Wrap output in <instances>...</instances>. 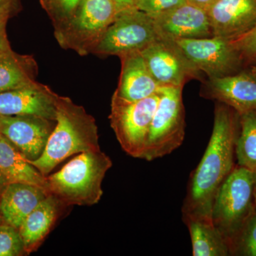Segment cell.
<instances>
[{
	"label": "cell",
	"instance_id": "6da1fadb",
	"mask_svg": "<svg viewBox=\"0 0 256 256\" xmlns=\"http://www.w3.org/2000/svg\"><path fill=\"white\" fill-rule=\"evenodd\" d=\"M239 117L232 108L216 102L213 131L203 158L190 175L182 208V218H212L217 193L236 165Z\"/></svg>",
	"mask_w": 256,
	"mask_h": 256
},
{
	"label": "cell",
	"instance_id": "7a4b0ae2",
	"mask_svg": "<svg viewBox=\"0 0 256 256\" xmlns=\"http://www.w3.org/2000/svg\"><path fill=\"white\" fill-rule=\"evenodd\" d=\"M95 118L70 98L57 97L55 127L38 159L28 161L44 176L69 156L100 150Z\"/></svg>",
	"mask_w": 256,
	"mask_h": 256
},
{
	"label": "cell",
	"instance_id": "3957f363",
	"mask_svg": "<svg viewBox=\"0 0 256 256\" xmlns=\"http://www.w3.org/2000/svg\"><path fill=\"white\" fill-rule=\"evenodd\" d=\"M112 166V160L100 149L80 153L46 176L47 192L62 205L92 206L104 194L102 181Z\"/></svg>",
	"mask_w": 256,
	"mask_h": 256
},
{
	"label": "cell",
	"instance_id": "277c9868",
	"mask_svg": "<svg viewBox=\"0 0 256 256\" xmlns=\"http://www.w3.org/2000/svg\"><path fill=\"white\" fill-rule=\"evenodd\" d=\"M254 180V172L236 164L214 202L212 220L228 246L247 218L256 210Z\"/></svg>",
	"mask_w": 256,
	"mask_h": 256
},
{
	"label": "cell",
	"instance_id": "5b68a950",
	"mask_svg": "<svg viewBox=\"0 0 256 256\" xmlns=\"http://www.w3.org/2000/svg\"><path fill=\"white\" fill-rule=\"evenodd\" d=\"M182 87L162 86L152 119L142 159L152 161L171 154L182 144L185 136V110Z\"/></svg>",
	"mask_w": 256,
	"mask_h": 256
},
{
	"label": "cell",
	"instance_id": "8992f818",
	"mask_svg": "<svg viewBox=\"0 0 256 256\" xmlns=\"http://www.w3.org/2000/svg\"><path fill=\"white\" fill-rule=\"evenodd\" d=\"M116 14L110 0H82L68 23L54 32L56 40L62 48L80 56L92 54Z\"/></svg>",
	"mask_w": 256,
	"mask_h": 256
},
{
	"label": "cell",
	"instance_id": "52a82bcc",
	"mask_svg": "<svg viewBox=\"0 0 256 256\" xmlns=\"http://www.w3.org/2000/svg\"><path fill=\"white\" fill-rule=\"evenodd\" d=\"M158 100V92L136 101L122 98L116 92L112 96L110 126L122 149L132 158L142 159Z\"/></svg>",
	"mask_w": 256,
	"mask_h": 256
},
{
	"label": "cell",
	"instance_id": "ba28073f",
	"mask_svg": "<svg viewBox=\"0 0 256 256\" xmlns=\"http://www.w3.org/2000/svg\"><path fill=\"white\" fill-rule=\"evenodd\" d=\"M160 36L154 18L136 8H130L117 13L92 54L120 56L142 52Z\"/></svg>",
	"mask_w": 256,
	"mask_h": 256
},
{
	"label": "cell",
	"instance_id": "9c48e42d",
	"mask_svg": "<svg viewBox=\"0 0 256 256\" xmlns=\"http://www.w3.org/2000/svg\"><path fill=\"white\" fill-rule=\"evenodd\" d=\"M196 68L207 78H223L248 66L232 40L214 36L173 40Z\"/></svg>",
	"mask_w": 256,
	"mask_h": 256
},
{
	"label": "cell",
	"instance_id": "30bf717a",
	"mask_svg": "<svg viewBox=\"0 0 256 256\" xmlns=\"http://www.w3.org/2000/svg\"><path fill=\"white\" fill-rule=\"evenodd\" d=\"M148 70L160 87H184L192 79L204 80L200 70L188 60L171 38L160 36L140 52Z\"/></svg>",
	"mask_w": 256,
	"mask_h": 256
},
{
	"label": "cell",
	"instance_id": "8fae6325",
	"mask_svg": "<svg viewBox=\"0 0 256 256\" xmlns=\"http://www.w3.org/2000/svg\"><path fill=\"white\" fill-rule=\"evenodd\" d=\"M200 96L222 102L239 114L256 110V66L223 78H205Z\"/></svg>",
	"mask_w": 256,
	"mask_h": 256
},
{
	"label": "cell",
	"instance_id": "7c38bea8",
	"mask_svg": "<svg viewBox=\"0 0 256 256\" xmlns=\"http://www.w3.org/2000/svg\"><path fill=\"white\" fill-rule=\"evenodd\" d=\"M56 121L35 116H2L0 134L28 161L42 156Z\"/></svg>",
	"mask_w": 256,
	"mask_h": 256
},
{
	"label": "cell",
	"instance_id": "4fadbf2b",
	"mask_svg": "<svg viewBox=\"0 0 256 256\" xmlns=\"http://www.w3.org/2000/svg\"><path fill=\"white\" fill-rule=\"evenodd\" d=\"M153 18L158 34L164 38L178 40L214 36L207 10L188 2Z\"/></svg>",
	"mask_w": 256,
	"mask_h": 256
},
{
	"label": "cell",
	"instance_id": "5bb4252c",
	"mask_svg": "<svg viewBox=\"0 0 256 256\" xmlns=\"http://www.w3.org/2000/svg\"><path fill=\"white\" fill-rule=\"evenodd\" d=\"M58 94L36 82L30 86L0 92L2 116H35L56 121Z\"/></svg>",
	"mask_w": 256,
	"mask_h": 256
},
{
	"label": "cell",
	"instance_id": "9a60e30c",
	"mask_svg": "<svg viewBox=\"0 0 256 256\" xmlns=\"http://www.w3.org/2000/svg\"><path fill=\"white\" fill-rule=\"evenodd\" d=\"M207 12L214 36L234 40L256 26V0H217Z\"/></svg>",
	"mask_w": 256,
	"mask_h": 256
},
{
	"label": "cell",
	"instance_id": "2e32d148",
	"mask_svg": "<svg viewBox=\"0 0 256 256\" xmlns=\"http://www.w3.org/2000/svg\"><path fill=\"white\" fill-rule=\"evenodd\" d=\"M121 73L116 94L126 100H142L158 92L160 86L148 70L140 52L120 56Z\"/></svg>",
	"mask_w": 256,
	"mask_h": 256
},
{
	"label": "cell",
	"instance_id": "e0dca14e",
	"mask_svg": "<svg viewBox=\"0 0 256 256\" xmlns=\"http://www.w3.org/2000/svg\"><path fill=\"white\" fill-rule=\"evenodd\" d=\"M48 194L44 188L21 182H10L0 194V214L6 224L20 228L23 220Z\"/></svg>",
	"mask_w": 256,
	"mask_h": 256
},
{
	"label": "cell",
	"instance_id": "ac0fdd59",
	"mask_svg": "<svg viewBox=\"0 0 256 256\" xmlns=\"http://www.w3.org/2000/svg\"><path fill=\"white\" fill-rule=\"evenodd\" d=\"M62 204L52 195H48L25 218L18 228L28 254L35 252L46 236L58 216Z\"/></svg>",
	"mask_w": 256,
	"mask_h": 256
},
{
	"label": "cell",
	"instance_id": "d6986e66",
	"mask_svg": "<svg viewBox=\"0 0 256 256\" xmlns=\"http://www.w3.org/2000/svg\"><path fill=\"white\" fill-rule=\"evenodd\" d=\"M190 230L194 256H228V242L215 226L212 218H183Z\"/></svg>",
	"mask_w": 256,
	"mask_h": 256
},
{
	"label": "cell",
	"instance_id": "ffe728a7",
	"mask_svg": "<svg viewBox=\"0 0 256 256\" xmlns=\"http://www.w3.org/2000/svg\"><path fill=\"white\" fill-rule=\"evenodd\" d=\"M0 170L10 183L30 184L44 188L47 192L46 176L28 162L26 158L1 134Z\"/></svg>",
	"mask_w": 256,
	"mask_h": 256
},
{
	"label": "cell",
	"instance_id": "44dd1931",
	"mask_svg": "<svg viewBox=\"0 0 256 256\" xmlns=\"http://www.w3.org/2000/svg\"><path fill=\"white\" fill-rule=\"evenodd\" d=\"M38 72V65L32 56L10 50L0 56V92L36 84Z\"/></svg>",
	"mask_w": 256,
	"mask_h": 256
},
{
	"label": "cell",
	"instance_id": "7402d4cb",
	"mask_svg": "<svg viewBox=\"0 0 256 256\" xmlns=\"http://www.w3.org/2000/svg\"><path fill=\"white\" fill-rule=\"evenodd\" d=\"M236 158L238 166L256 172V110L239 114Z\"/></svg>",
	"mask_w": 256,
	"mask_h": 256
},
{
	"label": "cell",
	"instance_id": "603a6c76",
	"mask_svg": "<svg viewBox=\"0 0 256 256\" xmlns=\"http://www.w3.org/2000/svg\"><path fill=\"white\" fill-rule=\"evenodd\" d=\"M229 248L230 256H256V210L230 242Z\"/></svg>",
	"mask_w": 256,
	"mask_h": 256
},
{
	"label": "cell",
	"instance_id": "cb8c5ba5",
	"mask_svg": "<svg viewBox=\"0 0 256 256\" xmlns=\"http://www.w3.org/2000/svg\"><path fill=\"white\" fill-rule=\"evenodd\" d=\"M82 0H40L48 14L54 32L63 28L73 18Z\"/></svg>",
	"mask_w": 256,
	"mask_h": 256
},
{
	"label": "cell",
	"instance_id": "d4e9b609",
	"mask_svg": "<svg viewBox=\"0 0 256 256\" xmlns=\"http://www.w3.org/2000/svg\"><path fill=\"white\" fill-rule=\"evenodd\" d=\"M26 255L18 229L6 222L0 224V256Z\"/></svg>",
	"mask_w": 256,
	"mask_h": 256
},
{
	"label": "cell",
	"instance_id": "484cf974",
	"mask_svg": "<svg viewBox=\"0 0 256 256\" xmlns=\"http://www.w3.org/2000/svg\"><path fill=\"white\" fill-rule=\"evenodd\" d=\"M188 2V0H138L136 9L154 18Z\"/></svg>",
	"mask_w": 256,
	"mask_h": 256
},
{
	"label": "cell",
	"instance_id": "4316f807",
	"mask_svg": "<svg viewBox=\"0 0 256 256\" xmlns=\"http://www.w3.org/2000/svg\"><path fill=\"white\" fill-rule=\"evenodd\" d=\"M248 66H256V26L248 33L232 40Z\"/></svg>",
	"mask_w": 256,
	"mask_h": 256
},
{
	"label": "cell",
	"instance_id": "83f0119b",
	"mask_svg": "<svg viewBox=\"0 0 256 256\" xmlns=\"http://www.w3.org/2000/svg\"><path fill=\"white\" fill-rule=\"evenodd\" d=\"M21 9V0H0V18L9 20Z\"/></svg>",
	"mask_w": 256,
	"mask_h": 256
},
{
	"label": "cell",
	"instance_id": "f1b7e54d",
	"mask_svg": "<svg viewBox=\"0 0 256 256\" xmlns=\"http://www.w3.org/2000/svg\"><path fill=\"white\" fill-rule=\"evenodd\" d=\"M8 21V18H0V56L12 50L6 32Z\"/></svg>",
	"mask_w": 256,
	"mask_h": 256
},
{
	"label": "cell",
	"instance_id": "f546056e",
	"mask_svg": "<svg viewBox=\"0 0 256 256\" xmlns=\"http://www.w3.org/2000/svg\"><path fill=\"white\" fill-rule=\"evenodd\" d=\"M116 8L117 13L124 10L136 8L138 0H110Z\"/></svg>",
	"mask_w": 256,
	"mask_h": 256
},
{
	"label": "cell",
	"instance_id": "4dcf8cb0",
	"mask_svg": "<svg viewBox=\"0 0 256 256\" xmlns=\"http://www.w3.org/2000/svg\"><path fill=\"white\" fill-rule=\"evenodd\" d=\"M216 1L217 0H188V2L206 10Z\"/></svg>",
	"mask_w": 256,
	"mask_h": 256
},
{
	"label": "cell",
	"instance_id": "1f68e13d",
	"mask_svg": "<svg viewBox=\"0 0 256 256\" xmlns=\"http://www.w3.org/2000/svg\"><path fill=\"white\" fill-rule=\"evenodd\" d=\"M10 183V182L8 181V178H6V176H4V174L2 172L1 170H0V192H2L5 186Z\"/></svg>",
	"mask_w": 256,
	"mask_h": 256
},
{
	"label": "cell",
	"instance_id": "d6a6232c",
	"mask_svg": "<svg viewBox=\"0 0 256 256\" xmlns=\"http://www.w3.org/2000/svg\"><path fill=\"white\" fill-rule=\"evenodd\" d=\"M255 180H254V198H255V204L256 208V172H255Z\"/></svg>",
	"mask_w": 256,
	"mask_h": 256
},
{
	"label": "cell",
	"instance_id": "836d02e7",
	"mask_svg": "<svg viewBox=\"0 0 256 256\" xmlns=\"http://www.w3.org/2000/svg\"><path fill=\"white\" fill-rule=\"evenodd\" d=\"M0 194H1V192H0ZM4 220H3L1 214H0V224L3 223Z\"/></svg>",
	"mask_w": 256,
	"mask_h": 256
}]
</instances>
